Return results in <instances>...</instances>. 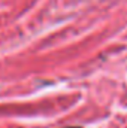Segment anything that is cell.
Instances as JSON below:
<instances>
[{"label": "cell", "instance_id": "6da1fadb", "mask_svg": "<svg viewBox=\"0 0 127 128\" xmlns=\"http://www.w3.org/2000/svg\"><path fill=\"white\" fill-rule=\"evenodd\" d=\"M66 128H81V127H66Z\"/></svg>", "mask_w": 127, "mask_h": 128}]
</instances>
